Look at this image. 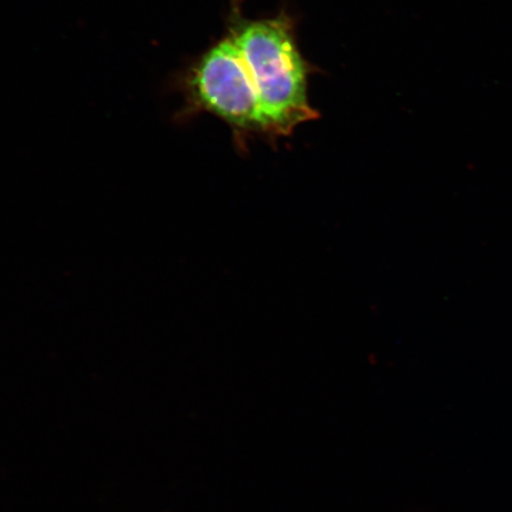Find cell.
<instances>
[{"label": "cell", "instance_id": "2", "mask_svg": "<svg viewBox=\"0 0 512 512\" xmlns=\"http://www.w3.org/2000/svg\"><path fill=\"white\" fill-rule=\"evenodd\" d=\"M189 88L197 107L217 115L236 132L268 136L258 89L232 37L202 57L192 70Z\"/></svg>", "mask_w": 512, "mask_h": 512}, {"label": "cell", "instance_id": "1", "mask_svg": "<svg viewBox=\"0 0 512 512\" xmlns=\"http://www.w3.org/2000/svg\"><path fill=\"white\" fill-rule=\"evenodd\" d=\"M230 37L258 89L268 136H288L317 117L307 100L304 62L285 19L245 23Z\"/></svg>", "mask_w": 512, "mask_h": 512}]
</instances>
